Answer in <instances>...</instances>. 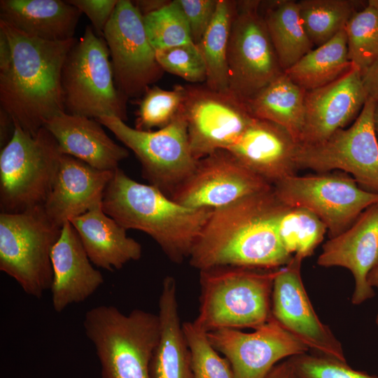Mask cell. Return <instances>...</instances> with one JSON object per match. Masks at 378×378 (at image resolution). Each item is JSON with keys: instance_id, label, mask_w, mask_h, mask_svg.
Masks as SVG:
<instances>
[{"instance_id": "43", "label": "cell", "mask_w": 378, "mask_h": 378, "mask_svg": "<svg viewBox=\"0 0 378 378\" xmlns=\"http://www.w3.org/2000/svg\"><path fill=\"white\" fill-rule=\"evenodd\" d=\"M265 378H298L288 359L276 364Z\"/></svg>"}, {"instance_id": "42", "label": "cell", "mask_w": 378, "mask_h": 378, "mask_svg": "<svg viewBox=\"0 0 378 378\" xmlns=\"http://www.w3.org/2000/svg\"><path fill=\"white\" fill-rule=\"evenodd\" d=\"M15 130L12 118L4 110H0V144L4 148L11 139Z\"/></svg>"}, {"instance_id": "7", "label": "cell", "mask_w": 378, "mask_h": 378, "mask_svg": "<svg viewBox=\"0 0 378 378\" xmlns=\"http://www.w3.org/2000/svg\"><path fill=\"white\" fill-rule=\"evenodd\" d=\"M110 54L92 26L69 51L62 70L65 112L97 119L115 116L127 120V99L118 90Z\"/></svg>"}, {"instance_id": "14", "label": "cell", "mask_w": 378, "mask_h": 378, "mask_svg": "<svg viewBox=\"0 0 378 378\" xmlns=\"http://www.w3.org/2000/svg\"><path fill=\"white\" fill-rule=\"evenodd\" d=\"M186 88L183 113L191 152L197 160L230 147L254 118L244 102L229 92L204 85Z\"/></svg>"}, {"instance_id": "23", "label": "cell", "mask_w": 378, "mask_h": 378, "mask_svg": "<svg viewBox=\"0 0 378 378\" xmlns=\"http://www.w3.org/2000/svg\"><path fill=\"white\" fill-rule=\"evenodd\" d=\"M44 127L56 139L62 153L100 170L115 171L128 157V150L115 144L96 119L61 112Z\"/></svg>"}, {"instance_id": "15", "label": "cell", "mask_w": 378, "mask_h": 378, "mask_svg": "<svg viewBox=\"0 0 378 378\" xmlns=\"http://www.w3.org/2000/svg\"><path fill=\"white\" fill-rule=\"evenodd\" d=\"M272 188L227 150L220 149L200 159L170 197L188 207L216 209Z\"/></svg>"}, {"instance_id": "26", "label": "cell", "mask_w": 378, "mask_h": 378, "mask_svg": "<svg viewBox=\"0 0 378 378\" xmlns=\"http://www.w3.org/2000/svg\"><path fill=\"white\" fill-rule=\"evenodd\" d=\"M160 336L150 365L151 378H192L191 356L181 323L175 279L166 276L158 301Z\"/></svg>"}, {"instance_id": "6", "label": "cell", "mask_w": 378, "mask_h": 378, "mask_svg": "<svg viewBox=\"0 0 378 378\" xmlns=\"http://www.w3.org/2000/svg\"><path fill=\"white\" fill-rule=\"evenodd\" d=\"M14 125L13 135L0 153L2 213H20L44 205L63 155L46 127L31 135Z\"/></svg>"}, {"instance_id": "36", "label": "cell", "mask_w": 378, "mask_h": 378, "mask_svg": "<svg viewBox=\"0 0 378 378\" xmlns=\"http://www.w3.org/2000/svg\"><path fill=\"white\" fill-rule=\"evenodd\" d=\"M183 329L190 351L192 378H235L230 363L212 346L207 332L193 322H184Z\"/></svg>"}, {"instance_id": "11", "label": "cell", "mask_w": 378, "mask_h": 378, "mask_svg": "<svg viewBox=\"0 0 378 378\" xmlns=\"http://www.w3.org/2000/svg\"><path fill=\"white\" fill-rule=\"evenodd\" d=\"M260 1H236L227 48L228 92L242 102L284 71L271 41Z\"/></svg>"}, {"instance_id": "16", "label": "cell", "mask_w": 378, "mask_h": 378, "mask_svg": "<svg viewBox=\"0 0 378 378\" xmlns=\"http://www.w3.org/2000/svg\"><path fill=\"white\" fill-rule=\"evenodd\" d=\"M303 260L294 255L280 268L272 293V317L309 351L346 362L340 341L312 304L301 275Z\"/></svg>"}, {"instance_id": "17", "label": "cell", "mask_w": 378, "mask_h": 378, "mask_svg": "<svg viewBox=\"0 0 378 378\" xmlns=\"http://www.w3.org/2000/svg\"><path fill=\"white\" fill-rule=\"evenodd\" d=\"M207 337L227 359L235 378H265L284 359L309 351L273 317L251 332L224 328L209 332Z\"/></svg>"}, {"instance_id": "18", "label": "cell", "mask_w": 378, "mask_h": 378, "mask_svg": "<svg viewBox=\"0 0 378 378\" xmlns=\"http://www.w3.org/2000/svg\"><path fill=\"white\" fill-rule=\"evenodd\" d=\"M367 99L361 72L354 64L334 81L306 91L300 144H318L343 129L357 118Z\"/></svg>"}, {"instance_id": "9", "label": "cell", "mask_w": 378, "mask_h": 378, "mask_svg": "<svg viewBox=\"0 0 378 378\" xmlns=\"http://www.w3.org/2000/svg\"><path fill=\"white\" fill-rule=\"evenodd\" d=\"M96 120L134 153L149 184L169 197L197 166L199 160L191 152L183 110L169 125L155 131L131 127L115 116Z\"/></svg>"}, {"instance_id": "10", "label": "cell", "mask_w": 378, "mask_h": 378, "mask_svg": "<svg viewBox=\"0 0 378 378\" xmlns=\"http://www.w3.org/2000/svg\"><path fill=\"white\" fill-rule=\"evenodd\" d=\"M285 206L314 214L326 226L330 238L349 228L368 207L378 202V193L360 188L344 174L320 173L288 176L273 186Z\"/></svg>"}, {"instance_id": "8", "label": "cell", "mask_w": 378, "mask_h": 378, "mask_svg": "<svg viewBox=\"0 0 378 378\" xmlns=\"http://www.w3.org/2000/svg\"><path fill=\"white\" fill-rule=\"evenodd\" d=\"M61 229L48 216L43 205L0 214V270L30 296L41 298L51 288V252Z\"/></svg>"}, {"instance_id": "37", "label": "cell", "mask_w": 378, "mask_h": 378, "mask_svg": "<svg viewBox=\"0 0 378 378\" xmlns=\"http://www.w3.org/2000/svg\"><path fill=\"white\" fill-rule=\"evenodd\" d=\"M298 378H378L346 362L309 351L288 358Z\"/></svg>"}, {"instance_id": "45", "label": "cell", "mask_w": 378, "mask_h": 378, "mask_svg": "<svg viewBox=\"0 0 378 378\" xmlns=\"http://www.w3.org/2000/svg\"><path fill=\"white\" fill-rule=\"evenodd\" d=\"M368 280L371 287L378 290V266L370 272ZM375 323L378 329V312L376 316Z\"/></svg>"}, {"instance_id": "21", "label": "cell", "mask_w": 378, "mask_h": 378, "mask_svg": "<svg viewBox=\"0 0 378 378\" xmlns=\"http://www.w3.org/2000/svg\"><path fill=\"white\" fill-rule=\"evenodd\" d=\"M52 304L60 313L69 305L84 302L104 283L102 273L90 261L69 221L62 227L51 252Z\"/></svg>"}, {"instance_id": "2", "label": "cell", "mask_w": 378, "mask_h": 378, "mask_svg": "<svg viewBox=\"0 0 378 378\" xmlns=\"http://www.w3.org/2000/svg\"><path fill=\"white\" fill-rule=\"evenodd\" d=\"M285 206L272 188L214 209L192 247L190 265L199 271L286 265L293 255L284 248L276 229Z\"/></svg>"}, {"instance_id": "29", "label": "cell", "mask_w": 378, "mask_h": 378, "mask_svg": "<svg viewBox=\"0 0 378 378\" xmlns=\"http://www.w3.org/2000/svg\"><path fill=\"white\" fill-rule=\"evenodd\" d=\"M352 64L348 57L344 28L327 43L313 48L284 73L307 91L334 81Z\"/></svg>"}, {"instance_id": "1", "label": "cell", "mask_w": 378, "mask_h": 378, "mask_svg": "<svg viewBox=\"0 0 378 378\" xmlns=\"http://www.w3.org/2000/svg\"><path fill=\"white\" fill-rule=\"evenodd\" d=\"M76 40L44 41L0 21L1 108L31 135L65 111L62 70Z\"/></svg>"}, {"instance_id": "25", "label": "cell", "mask_w": 378, "mask_h": 378, "mask_svg": "<svg viewBox=\"0 0 378 378\" xmlns=\"http://www.w3.org/2000/svg\"><path fill=\"white\" fill-rule=\"evenodd\" d=\"M81 14L67 1H0V21L24 34L44 41H64L74 38Z\"/></svg>"}, {"instance_id": "32", "label": "cell", "mask_w": 378, "mask_h": 378, "mask_svg": "<svg viewBox=\"0 0 378 378\" xmlns=\"http://www.w3.org/2000/svg\"><path fill=\"white\" fill-rule=\"evenodd\" d=\"M276 229L288 253L302 259L314 253L328 232L325 224L310 211L287 206L278 216Z\"/></svg>"}, {"instance_id": "34", "label": "cell", "mask_w": 378, "mask_h": 378, "mask_svg": "<svg viewBox=\"0 0 378 378\" xmlns=\"http://www.w3.org/2000/svg\"><path fill=\"white\" fill-rule=\"evenodd\" d=\"M142 17L148 38L155 51L194 43L177 0L169 1L162 8Z\"/></svg>"}, {"instance_id": "30", "label": "cell", "mask_w": 378, "mask_h": 378, "mask_svg": "<svg viewBox=\"0 0 378 378\" xmlns=\"http://www.w3.org/2000/svg\"><path fill=\"white\" fill-rule=\"evenodd\" d=\"M236 1L218 0L214 18L196 44L206 69L204 85L214 91L228 92L227 48Z\"/></svg>"}, {"instance_id": "31", "label": "cell", "mask_w": 378, "mask_h": 378, "mask_svg": "<svg viewBox=\"0 0 378 378\" xmlns=\"http://www.w3.org/2000/svg\"><path fill=\"white\" fill-rule=\"evenodd\" d=\"M355 2L349 0H302L300 15L314 46H321L346 27L356 11Z\"/></svg>"}, {"instance_id": "19", "label": "cell", "mask_w": 378, "mask_h": 378, "mask_svg": "<svg viewBox=\"0 0 378 378\" xmlns=\"http://www.w3.org/2000/svg\"><path fill=\"white\" fill-rule=\"evenodd\" d=\"M316 262L321 267H342L351 272L355 282L353 304L372 298L375 293L368 278L378 266V202L363 211L345 231L326 241Z\"/></svg>"}, {"instance_id": "24", "label": "cell", "mask_w": 378, "mask_h": 378, "mask_svg": "<svg viewBox=\"0 0 378 378\" xmlns=\"http://www.w3.org/2000/svg\"><path fill=\"white\" fill-rule=\"evenodd\" d=\"M77 232L92 263L108 271L120 270L139 260L141 244L127 234V230L106 214L99 203L69 220Z\"/></svg>"}, {"instance_id": "39", "label": "cell", "mask_w": 378, "mask_h": 378, "mask_svg": "<svg viewBox=\"0 0 378 378\" xmlns=\"http://www.w3.org/2000/svg\"><path fill=\"white\" fill-rule=\"evenodd\" d=\"M188 23L192 38L197 44L210 25L218 0H177Z\"/></svg>"}, {"instance_id": "3", "label": "cell", "mask_w": 378, "mask_h": 378, "mask_svg": "<svg viewBox=\"0 0 378 378\" xmlns=\"http://www.w3.org/2000/svg\"><path fill=\"white\" fill-rule=\"evenodd\" d=\"M102 208L127 230L149 235L178 264L189 258L214 210L182 205L156 187L132 179L120 168L104 192Z\"/></svg>"}, {"instance_id": "35", "label": "cell", "mask_w": 378, "mask_h": 378, "mask_svg": "<svg viewBox=\"0 0 378 378\" xmlns=\"http://www.w3.org/2000/svg\"><path fill=\"white\" fill-rule=\"evenodd\" d=\"M186 85H176L172 90L154 85L142 96L135 128L151 130L162 128L172 122L183 110Z\"/></svg>"}, {"instance_id": "5", "label": "cell", "mask_w": 378, "mask_h": 378, "mask_svg": "<svg viewBox=\"0 0 378 378\" xmlns=\"http://www.w3.org/2000/svg\"><path fill=\"white\" fill-rule=\"evenodd\" d=\"M83 327L102 367V378H151L150 365L160 336L158 314L135 309L128 314L99 305L85 314Z\"/></svg>"}, {"instance_id": "28", "label": "cell", "mask_w": 378, "mask_h": 378, "mask_svg": "<svg viewBox=\"0 0 378 378\" xmlns=\"http://www.w3.org/2000/svg\"><path fill=\"white\" fill-rule=\"evenodd\" d=\"M265 4L261 13L284 72L314 46L302 24L298 1L279 0Z\"/></svg>"}, {"instance_id": "20", "label": "cell", "mask_w": 378, "mask_h": 378, "mask_svg": "<svg viewBox=\"0 0 378 378\" xmlns=\"http://www.w3.org/2000/svg\"><path fill=\"white\" fill-rule=\"evenodd\" d=\"M300 145L283 127L253 118L241 135L226 150L274 186L296 174Z\"/></svg>"}, {"instance_id": "41", "label": "cell", "mask_w": 378, "mask_h": 378, "mask_svg": "<svg viewBox=\"0 0 378 378\" xmlns=\"http://www.w3.org/2000/svg\"><path fill=\"white\" fill-rule=\"evenodd\" d=\"M367 96L378 101V60L361 74Z\"/></svg>"}, {"instance_id": "12", "label": "cell", "mask_w": 378, "mask_h": 378, "mask_svg": "<svg viewBox=\"0 0 378 378\" xmlns=\"http://www.w3.org/2000/svg\"><path fill=\"white\" fill-rule=\"evenodd\" d=\"M375 101L368 97L352 125L323 141L300 145L298 169L320 173L339 169L350 174L365 190L378 193V141L374 127Z\"/></svg>"}, {"instance_id": "13", "label": "cell", "mask_w": 378, "mask_h": 378, "mask_svg": "<svg viewBox=\"0 0 378 378\" xmlns=\"http://www.w3.org/2000/svg\"><path fill=\"white\" fill-rule=\"evenodd\" d=\"M102 36L108 48L115 85L127 100L143 96L161 78L164 71L148 38L143 17L132 1L118 0Z\"/></svg>"}, {"instance_id": "46", "label": "cell", "mask_w": 378, "mask_h": 378, "mask_svg": "<svg viewBox=\"0 0 378 378\" xmlns=\"http://www.w3.org/2000/svg\"><path fill=\"white\" fill-rule=\"evenodd\" d=\"M374 127L378 141V101L375 102V106L374 111Z\"/></svg>"}, {"instance_id": "40", "label": "cell", "mask_w": 378, "mask_h": 378, "mask_svg": "<svg viewBox=\"0 0 378 378\" xmlns=\"http://www.w3.org/2000/svg\"><path fill=\"white\" fill-rule=\"evenodd\" d=\"M67 1L87 15L92 23L93 29L100 36H102L104 28L118 3V0H69Z\"/></svg>"}, {"instance_id": "22", "label": "cell", "mask_w": 378, "mask_h": 378, "mask_svg": "<svg viewBox=\"0 0 378 378\" xmlns=\"http://www.w3.org/2000/svg\"><path fill=\"white\" fill-rule=\"evenodd\" d=\"M114 171L100 170L63 154L59 168L43 207L57 226L86 213L102 202Z\"/></svg>"}, {"instance_id": "27", "label": "cell", "mask_w": 378, "mask_h": 378, "mask_svg": "<svg viewBox=\"0 0 378 378\" xmlns=\"http://www.w3.org/2000/svg\"><path fill=\"white\" fill-rule=\"evenodd\" d=\"M305 93L284 72L244 103L253 117L283 127L300 144Z\"/></svg>"}, {"instance_id": "38", "label": "cell", "mask_w": 378, "mask_h": 378, "mask_svg": "<svg viewBox=\"0 0 378 378\" xmlns=\"http://www.w3.org/2000/svg\"><path fill=\"white\" fill-rule=\"evenodd\" d=\"M158 62L164 71L192 83H204L206 69L203 57L194 43L155 51Z\"/></svg>"}, {"instance_id": "4", "label": "cell", "mask_w": 378, "mask_h": 378, "mask_svg": "<svg viewBox=\"0 0 378 378\" xmlns=\"http://www.w3.org/2000/svg\"><path fill=\"white\" fill-rule=\"evenodd\" d=\"M280 268L200 270L199 313L193 323L206 332L224 328L255 330L263 326L272 317V293Z\"/></svg>"}, {"instance_id": "33", "label": "cell", "mask_w": 378, "mask_h": 378, "mask_svg": "<svg viewBox=\"0 0 378 378\" xmlns=\"http://www.w3.org/2000/svg\"><path fill=\"white\" fill-rule=\"evenodd\" d=\"M345 32L349 59L362 74L378 60V6L372 0L352 15Z\"/></svg>"}, {"instance_id": "44", "label": "cell", "mask_w": 378, "mask_h": 378, "mask_svg": "<svg viewBox=\"0 0 378 378\" xmlns=\"http://www.w3.org/2000/svg\"><path fill=\"white\" fill-rule=\"evenodd\" d=\"M139 9L142 16L153 13L165 6L169 1L164 0H141L132 1Z\"/></svg>"}]
</instances>
